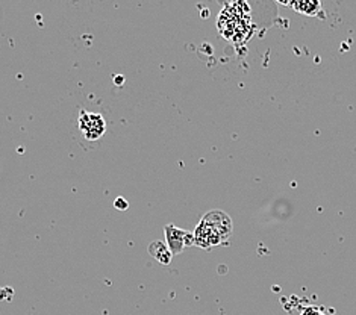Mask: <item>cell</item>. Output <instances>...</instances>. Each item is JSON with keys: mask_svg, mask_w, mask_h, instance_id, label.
<instances>
[{"mask_svg": "<svg viewBox=\"0 0 356 315\" xmlns=\"http://www.w3.org/2000/svg\"><path fill=\"white\" fill-rule=\"evenodd\" d=\"M232 234V220L223 211H209L202 217L200 223L194 229V245L202 249H211V247L227 241Z\"/></svg>", "mask_w": 356, "mask_h": 315, "instance_id": "obj_1", "label": "cell"}, {"mask_svg": "<svg viewBox=\"0 0 356 315\" xmlns=\"http://www.w3.org/2000/svg\"><path fill=\"white\" fill-rule=\"evenodd\" d=\"M79 131L82 132L83 138L88 141L100 140L106 131V122L104 115L82 109L79 114Z\"/></svg>", "mask_w": 356, "mask_h": 315, "instance_id": "obj_2", "label": "cell"}, {"mask_svg": "<svg viewBox=\"0 0 356 315\" xmlns=\"http://www.w3.org/2000/svg\"><path fill=\"white\" fill-rule=\"evenodd\" d=\"M164 234H165V244L173 253V257L175 255L182 253L185 247L194 245L193 232H186L184 229L176 227L175 225H167L164 227Z\"/></svg>", "mask_w": 356, "mask_h": 315, "instance_id": "obj_3", "label": "cell"}, {"mask_svg": "<svg viewBox=\"0 0 356 315\" xmlns=\"http://www.w3.org/2000/svg\"><path fill=\"white\" fill-rule=\"evenodd\" d=\"M147 252L150 257L155 261H158L159 264H163V266H170L173 253L170 252V249H168L165 241H159V240L152 241L147 247Z\"/></svg>", "mask_w": 356, "mask_h": 315, "instance_id": "obj_4", "label": "cell"}, {"mask_svg": "<svg viewBox=\"0 0 356 315\" xmlns=\"http://www.w3.org/2000/svg\"><path fill=\"white\" fill-rule=\"evenodd\" d=\"M290 6L293 10H296L300 14H307V15H318V11L321 10V3L318 2H296V3H290Z\"/></svg>", "mask_w": 356, "mask_h": 315, "instance_id": "obj_5", "label": "cell"}, {"mask_svg": "<svg viewBox=\"0 0 356 315\" xmlns=\"http://www.w3.org/2000/svg\"><path fill=\"white\" fill-rule=\"evenodd\" d=\"M114 207L118 211H126V209L129 208V203H128V200H126L124 197H117L115 202H114Z\"/></svg>", "mask_w": 356, "mask_h": 315, "instance_id": "obj_6", "label": "cell"}, {"mask_svg": "<svg viewBox=\"0 0 356 315\" xmlns=\"http://www.w3.org/2000/svg\"><path fill=\"white\" fill-rule=\"evenodd\" d=\"M302 315H325V314L321 312V311H318L317 308H308V309H305L302 312Z\"/></svg>", "mask_w": 356, "mask_h": 315, "instance_id": "obj_7", "label": "cell"}]
</instances>
